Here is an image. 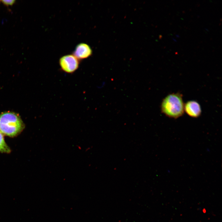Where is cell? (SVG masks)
Listing matches in <instances>:
<instances>
[{
	"instance_id": "6da1fadb",
	"label": "cell",
	"mask_w": 222,
	"mask_h": 222,
	"mask_svg": "<svg viewBox=\"0 0 222 222\" xmlns=\"http://www.w3.org/2000/svg\"><path fill=\"white\" fill-rule=\"evenodd\" d=\"M182 97V94L178 92L168 94L161 103L162 112L171 118L176 119L182 116L184 111Z\"/></svg>"
},
{
	"instance_id": "7a4b0ae2",
	"label": "cell",
	"mask_w": 222,
	"mask_h": 222,
	"mask_svg": "<svg viewBox=\"0 0 222 222\" xmlns=\"http://www.w3.org/2000/svg\"><path fill=\"white\" fill-rule=\"evenodd\" d=\"M24 127L22 121L17 114L9 112L0 115V131L3 135L15 137L22 131Z\"/></svg>"
},
{
	"instance_id": "3957f363",
	"label": "cell",
	"mask_w": 222,
	"mask_h": 222,
	"mask_svg": "<svg viewBox=\"0 0 222 222\" xmlns=\"http://www.w3.org/2000/svg\"><path fill=\"white\" fill-rule=\"evenodd\" d=\"M80 61L72 54H67L60 58L59 64L63 71L71 74L78 68Z\"/></svg>"
},
{
	"instance_id": "277c9868",
	"label": "cell",
	"mask_w": 222,
	"mask_h": 222,
	"mask_svg": "<svg viewBox=\"0 0 222 222\" xmlns=\"http://www.w3.org/2000/svg\"><path fill=\"white\" fill-rule=\"evenodd\" d=\"M92 53V50L89 45L86 43H82L76 45L72 54L81 61L91 56Z\"/></svg>"
},
{
	"instance_id": "5b68a950",
	"label": "cell",
	"mask_w": 222,
	"mask_h": 222,
	"mask_svg": "<svg viewBox=\"0 0 222 222\" xmlns=\"http://www.w3.org/2000/svg\"><path fill=\"white\" fill-rule=\"evenodd\" d=\"M184 111L189 116L194 118L199 117L201 113L199 104L195 101H187L184 105Z\"/></svg>"
},
{
	"instance_id": "8992f818",
	"label": "cell",
	"mask_w": 222,
	"mask_h": 222,
	"mask_svg": "<svg viewBox=\"0 0 222 222\" xmlns=\"http://www.w3.org/2000/svg\"><path fill=\"white\" fill-rule=\"evenodd\" d=\"M10 150L6 143L3 134L0 131V152L4 153H9Z\"/></svg>"
},
{
	"instance_id": "52a82bcc",
	"label": "cell",
	"mask_w": 222,
	"mask_h": 222,
	"mask_svg": "<svg viewBox=\"0 0 222 222\" xmlns=\"http://www.w3.org/2000/svg\"><path fill=\"white\" fill-rule=\"evenodd\" d=\"M1 2L5 6H12L15 3V0H3L1 1Z\"/></svg>"
},
{
	"instance_id": "ba28073f",
	"label": "cell",
	"mask_w": 222,
	"mask_h": 222,
	"mask_svg": "<svg viewBox=\"0 0 222 222\" xmlns=\"http://www.w3.org/2000/svg\"><path fill=\"white\" fill-rule=\"evenodd\" d=\"M176 36L178 37H179V36L178 35H176Z\"/></svg>"
},
{
	"instance_id": "9c48e42d",
	"label": "cell",
	"mask_w": 222,
	"mask_h": 222,
	"mask_svg": "<svg viewBox=\"0 0 222 222\" xmlns=\"http://www.w3.org/2000/svg\"><path fill=\"white\" fill-rule=\"evenodd\" d=\"M173 40H174V41H176L175 39H174V38H173Z\"/></svg>"
},
{
	"instance_id": "30bf717a",
	"label": "cell",
	"mask_w": 222,
	"mask_h": 222,
	"mask_svg": "<svg viewBox=\"0 0 222 222\" xmlns=\"http://www.w3.org/2000/svg\"><path fill=\"white\" fill-rule=\"evenodd\" d=\"M1 2V1H0V2Z\"/></svg>"
}]
</instances>
